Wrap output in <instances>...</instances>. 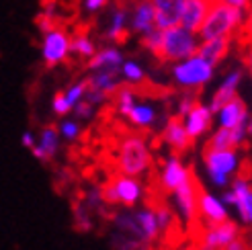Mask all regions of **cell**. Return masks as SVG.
Returning a JSON list of instances; mask_svg holds the SVG:
<instances>
[{
  "instance_id": "cell-12",
  "label": "cell",
  "mask_w": 252,
  "mask_h": 250,
  "mask_svg": "<svg viewBox=\"0 0 252 250\" xmlns=\"http://www.w3.org/2000/svg\"><path fill=\"white\" fill-rule=\"evenodd\" d=\"M213 119H216V115H213V111L209 109V105H205V103L199 101V103L183 117V125H185L189 137H191L193 142H197V140L205 137V135L211 131Z\"/></svg>"
},
{
  "instance_id": "cell-18",
  "label": "cell",
  "mask_w": 252,
  "mask_h": 250,
  "mask_svg": "<svg viewBox=\"0 0 252 250\" xmlns=\"http://www.w3.org/2000/svg\"><path fill=\"white\" fill-rule=\"evenodd\" d=\"M133 218H135V226H137V238L152 246L160 238V230H158L154 207L137 205V207H133Z\"/></svg>"
},
{
  "instance_id": "cell-10",
  "label": "cell",
  "mask_w": 252,
  "mask_h": 250,
  "mask_svg": "<svg viewBox=\"0 0 252 250\" xmlns=\"http://www.w3.org/2000/svg\"><path fill=\"white\" fill-rule=\"evenodd\" d=\"M191 177H193L191 166H187L179 154H172V156H168L164 162H162V166H160L158 187L164 193H172L174 189H179V187Z\"/></svg>"
},
{
  "instance_id": "cell-14",
  "label": "cell",
  "mask_w": 252,
  "mask_h": 250,
  "mask_svg": "<svg viewBox=\"0 0 252 250\" xmlns=\"http://www.w3.org/2000/svg\"><path fill=\"white\" fill-rule=\"evenodd\" d=\"M242 80H244L242 68H232V70H228L223 74V78L220 80L218 89L213 91V94L209 98V109L213 111V113H216L223 103H228V101H232L234 96H238V91H240Z\"/></svg>"
},
{
  "instance_id": "cell-38",
  "label": "cell",
  "mask_w": 252,
  "mask_h": 250,
  "mask_svg": "<svg viewBox=\"0 0 252 250\" xmlns=\"http://www.w3.org/2000/svg\"><path fill=\"white\" fill-rule=\"evenodd\" d=\"M64 93V96L68 98V103L74 107L78 101H82L84 98V94H86V78H82V80H76V82H72L66 91H62Z\"/></svg>"
},
{
  "instance_id": "cell-15",
  "label": "cell",
  "mask_w": 252,
  "mask_h": 250,
  "mask_svg": "<svg viewBox=\"0 0 252 250\" xmlns=\"http://www.w3.org/2000/svg\"><path fill=\"white\" fill-rule=\"evenodd\" d=\"M162 142L172 150V154H179V156L183 152H187V150H191V146L195 144L191 137H189L185 125H183V119L176 117V115H172L164 121V127H162Z\"/></svg>"
},
{
  "instance_id": "cell-5",
  "label": "cell",
  "mask_w": 252,
  "mask_h": 250,
  "mask_svg": "<svg viewBox=\"0 0 252 250\" xmlns=\"http://www.w3.org/2000/svg\"><path fill=\"white\" fill-rule=\"evenodd\" d=\"M199 41L201 39H199L197 33L183 29L181 25L164 29L162 31V43H160L156 58L162 62V64H176V62L197 54Z\"/></svg>"
},
{
  "instance_id": "cell-27",
  "label": "cell",
  "mask_w": 252,
  "mask_h": 250,
  "mask_svg": "<svg viewBox=\"0 0 252 250\" xmlns=\"http://www.w3.org/2000/svg\"><path fill=\"white\" fill-rule=\"evenodd\" d=\"M96 49H98L96 43H94L86 33H78V35H72V37H70V56L78 58V60H82V62L91 60V58L94 56Z\"/></svg>"
},
{
  "instance_id": "cell-1",
  "label": "cell",
  "mask_w": 252,
  "mask_h": 250,
  "mask_svg": "<svg viewBox=\"0 0 252 250\" xmlns=\"http://www.w3.org/2000/svg\"><path fill=\"white\" fill-rule=\"evenodd\" d=\"M154 164L150 142L144 133H125L117 144V170L129 177H144Z\"/></svg>"
},
{
  "instance_id": "cell-6",
  "label": "cell",
  "mask_w": 252,
  "mask_h": 250,
  "mask_svg": "<svg viewBox=\"0 0 252 250\" xmlns=\"http://www.w3.org/2000/svg\"><path fill=\"white\" fill-rule=\"evenodd\" d=\"M103 189V199L107 205H121L125 209H133L144 201V183L140 177H129V174H115Z\"/></svg>"
},
{
  "instance_id": "cell-44",
  "label": "cell",
  "mask_w": 252,
  "mask_h": 250,
  "mask_svg": "<svg viewBox=\"0 0 252 250\" xmlns=\"http://www.w3.org/2000/svg\"><path fill=\"white\" fill-rule=\"evenodd\" d=\"M35 142H37V135L31 131V129H27L23 135H21V146L23 148H27V150H31L33 146H35Z\"/></svg>"
},
{
  "instance_id": "cell-26",
  "label": "cell",
  "mask_w": 252,
  "mask_h": 250,
  "mask_svg": "<svg viewBox=\"0 0 252 250\" xmlns=\"http://www.w3.org/2000/svg\"><path fill=\"white\" fill-rule=\"evenodd\" d=\"M121 84L123 82L119 78V74H111V72H91L86 76V89L98 91L109 98H113V94L119 91Z\"/></svg>"
},
{
  "instance_id": "cell-36",
  "label": "cell",
  "mask_w": 252,
  "mask_h": 250,
  "mask_svg": "<svg viewBox=\"0 0 252 250\" xmlns=\"http://www.w3.org/2000/svg\"><path fill=\"white\" fill-rule=\"evenodd\" d=\"M82 201L91 207L93 211H103L105 207H107V203H105V199H103V189L100 187H88L86 189V193H84V197H82Z\"/></svg>"
},
{
  "instance_id": "cell-22",
  "label": "cell",
  "mask_w": 252,
  "mask_h": 250,
  "mask_svg": "<svg viewBox=\"0 0 252 250\" xmlns=\"http://www.w3.org/2000/svg\"><path fill=\"white\" fill-rule=\"evenodd\" d=\"M232 52V37H213V39H201L197 54L201 58H205L209 64L220 66L221 62L230 56Z\"/></svg>"
},
{
  "instance_id": "cell-20",
  "label": "cell",
  "mask_w": 252,
  "mask_h": 250,
  "mask_svg": "<svg viewBox=\"0 0 252 250\" xmlns=\"http://www.w3.org/2000/svg\"><path fill=\"white\" fill-rule=\"evenodd\" d=\"M60 142H62V137L58 133V127H54V125H45V127L39 131V137H37L35 146L29 150V152L39 162H49L60 152Z\"/></svg>"
},
{
  "instance_id": "cell-45",
  "label": "cell",
  "mask_w": 252,
  "mask_h": 250,
  "mask_svg": "<svg viewBox=\"0 0 252 250\" xmlns=\"http://www.w3.org/2000/svg\"><path fill=\"white\" fill-rule=\"evenodd\" d=\"M223 250H250L248 248V242H246V238H242V236H238V238H234L228 246H225Z\"/></svg>"
},
{
  "instance_id": "cell-4",
  "label": "cell",
  "mask_w": 252,
  "mask_h": 250,
  "mask_svg": "<svg viewBox=\"0 0 252 250\" xmlns=\"http://www.w3.org/2000/svg\"><path fill=\"white\" fill-rule=\"evenodd\" d=\"M216 76V66L209 64L205 58L193 54L176 64H170V80L181 91H201Z\"/></svg>"
},
{
  "instance_id": "cell-46",
  "label": "cell",
  "mask_w": 252,
  "mask_h": 250,
  "mask_svg": "<svg viewBox=\"0 0 252 250\" xmlns=\"http://www.w3.org/2000/svg\"><path fill=\"white\" fill-rule=\"evenodd\" d=\"M221 2L230 4L234 8H240V10H248L252 6V0H221Z\"/></svg>"
},
{
  "instance_id": "cell-24",
  "label": "cell",
  "mask_w": 252,
  "mask_h": 250,
  "mask_svg": "<svg viewBox=\"0 0 252 250\" xmlns=\"http://www.w3.org/2000/svg\"><path fill=\"white\" fill-rule=\"evenodd\" d=\"M127 33H129V10L123 6H117L111 12L103 35L109 43H119L121 39L127 37Z\"/></svg>"
},
{
  "instance_id": "cell-30",
  "label": "cell",
  "mask_w": 252,
  "mask_h": 250,
  "mask_svg": "<svg viewBox=\"0 0 252 250\" xmlns=\"http://www.w3.org/2000/svg\"><path fill=\"white\" fill-rule=\"evenodd\" d=\"M113 98H115V107H117V113L125 119V115L129 113V109L133 107V103L137 101V94H135V89L129 84H121L119 91L113 94Z\"/></svg>"
},
{
  "instance_id": "cell-2",
  "label": "cell",
  "mask_w": 252,
  "mask_h": 250,
  "mask_svg": "<svg viewBox=\"0 0 252 250\" xmlns=\"http://www.w3.org/2000/svg\"><path fill=\"white\" fill-rule=\"evenodd\" d=\"M246 10L234 8L221 0H211L207 17L197 31L199 39H213V37H234L242 31Z\"/></svg>"
},
{
  "instance_id": "cell-29",
  "label": "cell",
  "mask_w": 252,
  "mask_h": 250,
  "mask_svg": "<svg viewBox=\"0 0 252 250\" xmlns=\"http://www.w3.org/2000/svg\"><path fill=\"white\" fill-rule=\"evenodd\" d=\"M72 214H74V228L80 230V232H91L94 228V221H93V214L94 211L88 207L82 199L72 205Z\"/></svg>"
},
{
  "instance_id": "cell-17",
  "label": "cell",
  "mask_w": 252,
  "mask_h": 250,
  "mask_svg": "<svg viewBox=\"0 0 252 250\" xmlns=\"http://www.w3.org/2000/svg\"><path fill=\"white\" fill-rule=\"evenodd\" d=\"M123 52L117 47V45H105L94 52V56L86 62V66L91 72H111V74H119L121 70V64H123Z\"/></svg>"
},
{
  "instance_id": "cell-19",
  "label": "cell",
  "mask_w": 252,
  "mask_h": 250,
  "mask_svg": "<svg viewBox=\"0 0 252 250\" xmlns=\"http://www.w3.org/2000/svg\"><path fill=\"white\" fill-rule=\"evenodd\" d=\"M211 0H183V8H181V19L179 25L183 29L197 33L203 25L207 10H209Z\"/></svg>"
},
{
  "instance_id": "cell-43",
  "label": "cell",
  "mask_w": 252,
  "mask_h": 250,
  "mask_svg": "<svg viewBox=\"0 0 252 250\" xmlns=\"http://www.w3.org/2000/svg\"><path fill=\"white\" fill-rule=\"evenodd\" d=\"M242 35L246 39L252 41V8L246 10V17H244V25H242Z\"/></svg>"
},
{
  "instance_id": "cell-9",
  "label": "cell",
  "mask_w": 252,
  "mask_h": 250,
  "mask_svg": "<svg viewBox=\"0 0 252 250\" xmlns=\"http://www.w3.org/2000/svg\"><path fill=\"white\" fill-rule=\"evenodd\" d=\"M199 183L195 179V174L191 179H187L179 189L172 191V207L176 211V218H179L185 226H193L199 221L197 216V195H199Z\"/></svg>"
},
{
  "instance_id": "cell-49",
  "label": "cell",
  "mask_w": 252,
  "mask_h": 250,
  "mask_svg": "<svg viewBox=\"0 0 252 250\" xmlns=\"http://www.w3.org/2000/svg\"><path fill=\"white\" fill-rule=\"evenodd\" d=\"M246 242H248V248H250V250H252V232H250V234H248V238H246Z\"/></svg>"
},
{
  "instance_id": "cell-47",
  "label": "cell",
  "mask_w": 252,
  "mask_h": 250,
  "mask_svg": "<svg viewBox=\"0 0 252 250\" xmlns=\"http://www.w3.org/2000/svg\"><path fill=\"white\" fill-rule=\"evenodd\" d=\"M246 68H248V74H250V80H252V41L246 49Z\"/></svg>"
},
{
  "instance_id": "cell-35",
  "label": "cell",
  "mask_w": 252,
  "mask_h": 250,
  "mask_svg": "<svg viewBox=\"0 0 252 250\" xmlns=\"http://www.w3.org/2000/svg\"><path fill=\"white\" fill-rule=\"evenodd\" d=\"M197 103H199V101H197V93H193V91H183V93L179 94V98H176V103H174V109H176L174 115L183 119Z\"/></svg>"
},
{
  "instance_id": "cell-37",
  "label": "cell",
  "mask_w": 252,
  "mask_h": 250,
  "mask_svg": "<svg viewBox=\"0 0 252 250\" xmlns=\"http://www.w3.org/2000/svg\"><path fill=\"white\" fill-rule=\"evenodd\" d=\"M160 43H162V29H158V27H154L152 31H148L146 35L140 37V45L146 49V52L152 54V56L158 54Z\"/></svg>"
},
{
  "instance_id": "cell-28",
  "label": "cell",
  "mask_w": 252,
  "mask_h": 250,
  "mask_svg": "<svg viewBox=\"0 0 252 250\" xmlns=\"http://www.w3.org/2000/svg\"><path fill=\"white\" fill-rule=\"evenodd\" d=\"M119 78L123 84H129V86H140L142 82H146V70L137 60H123L121 70H119Z\"/></svg>"
},
{
  "instance_id": "cell-41",
  "label": "cell",
  "mask_w": 252,
  "mask_h": 250,
  "mask_svg": "<svg viewBox=\"0 0 252 250\" xmlns=\"http://www.w3.org/2000/svg\"><path fill=\"white\" fill-rule=\"evenodd\" d=\"M109 2L111 0H82V8L88 15H96V12H100Z\"/></svg>"
},
{
  "instance_id": "cell-25",
  "label": "cell",
  "mask_w": 252,
  "mask_h": 250,
  "mask_svg": "<svg viewBox=\"0 0 252 250\" xmlns=\"http://www.w3.org/2000/svg\"><path fill=\"white\" fill-rule=\"evenodd\" d=\"M156 10V27L158 29H170L179 25L183 0H152Z\"/></svg>"
},
{
  "instance_id": "cell-3",
  "label": "cell",
  "mask_w": 252,
  "mask_h": 250,
  "mask_svg": "<svg viewBox=\"0 0 252 250\" xmlns=\"http://www.w3.org/2000/svg\"><path fill=\"white\" fill-rule=\"evenodd\" d=\"M203 168H205V177L207 181L218 187V189H228L232 177H238L242 166V158L238 148H228V150H209L203 148Z\"/></svg>"
},
{
  "instance_id": "cell-7",
  "label": "cell",
  "mask_w": 252,
  "mask_h": 250,
  "mask_svg": "<svg viewBox=\"0 0 252 250\" xmlns=\"http://www.w3.org/2000/svg\"><path fill=\"white\" fill-rule=\"evenodd\" d=\"M70 37L72 35L64 27H54L41 35L39 54H41V62L47 68L62 66L72 58L70 56Z\"/></svg>"
},
{
  "instance_id": "cell-16",
  "label": "cell",
  "mask_w": 252,
  "mask_h": 250,
  "mask_svg": "<svg viewBox=\"0 0 252 250\" xmlns=\"http://www.w3.org/2000/svg\"><path fill=\"white\" fill-rule=\"evenodd\" d=\"M156 27V10L152 0H133L129 10V33L142 37Z\"/></svg>"
},
{
  "instance_id": "cell-13",
  "label": "cell",
  "mask_w": 252,
  "mask_h": 250,
  "mask_svg": "<svg viewBox=\"0 0 252 250\" xmlns=\"http://www.w3.org/2000/svg\"><path fill=\"white\" fill-rule=\"evenodd\" d=\"M228 189L234 195V209L238 214V221L246 228H252V185L244 177H234Z\"/></svg>"
},
{
  "instance_id": "cell-11",
  "label": "cell",
  "mask_w": 252,
  "mask_h": 250,
  "mask_svg": "<svg viewBox=\"0 0 252 250\" xmlns=\"http://www.w3.org/2000/svg\"><path fill=\"white\" fill-rule=\"evenodd\" d=\"M197 216L199 221L205 223V226H211V223H221L225 219H230V207L221 201V197L205 191V189H199L197 195Z\"/></svg>"
},
{
  "instance_id": "cell-48",
  "label": "cell",
  "mask_w": 252,
  "mask_h": 250,
  "mask_svg": "<svg viewBox=\"0 0 252 250\" xmlns=\"http://www.w3.org/2000/svg\"><path fill=\"white\" fill-rule=\"evenodd\" d=\"M246 133H248V140L252 137V115L248 113V119H246Z\"/></svg>"
},
{
  "instance_id": "cell-32",
  "label": "cell",
  "mask_w": 252,
  "mask_h": 250,
  "mask_svg": "<svg viewBox=\"0 0 252 250\" xmlns=\"http://www.w3.org/2000/svg\"><path fill=\"white\" fill-rule=\"evenodd\" d=\"M58 133L64 142H76L78 137L82 135V127H80V121L78 119H62L58 125Z\"/></svg>"
},
{
  "instance_id": "cell-42",
  "label": "cell",
  "mask_w": 252,
  "mask_h": 250,
  "mask_svg": "<svg viewBox=\"0 0 252 250\" xmlns=\"http://www.w3.org/2000/svg\"><path fill=\"white\" fill-rule=\"evenodd\" d=\"M84 98H86L88 103H93L94 107H98V105H103V103H107V101H109V96H105L103 93H98V91H91V89H86Z\"/></svg>"
},
{
  "instance_id": "cell-34",
  "label": "cell",
  "mask_w": 252,
  "mask_h": 250,
  "mask_svg": "<svg viewBox=\"0 0 252 250\" xmlns=\"http://www.w3.org/2000/svg\"><path fill=\"white\" fill-rule=\"evenodd\" d=\"M154 211H156V221H158L160 236H162V234H166V232H170V228L174 226V219H176L174 211H172L168 205H164V203L156 205Z\"/></svg>"
},
{
  "instance_id": "cell-39",
  "label": "cell",
  "mask_w": 252,
  "mask_h": 250,
  "mask_svg": "<svg viewBox=\"0 0 252 250\" xmlns=\"http://www.w3.org/2000/svg\"><path fill=\"white\" fill-rule=\"evenodd\" d=\"M72 115L76 117L78 121H88L94 117V105L88 103L86 98H82V101H78L76 105L72 107Z\"/></svg>"
},
{
  "instance_id": "cell-21",
  "label": "cell",
  "mask_w": 252,
  "mask_h": 250,
  "mask_svg": "<svg viewBox=\"0 0 252 250\" xmlns=\"http://www.w3.org/2000/svg\"><path fill=\"white\" fill-rule=\"evenodd\" d=\"M216 119H218V127H223V129H234L238 127L242 121H246L248 117V107L246 103L242 101L240 96H234L232 101L223 103L216 113Z\"/></svg>"
},
{
  "instance_id": "cell-40",
  "label": "cell",
  "mask_w": 252,
  "mask_h": 250,
  "mask_svg": "<svg viewBox=\"0 0 252 250\" xmlns=\"http://www.w3.org/2000/svg\"><path fill=\"white\" fill-rule=\"evenodd\" d=\"M52 111L58 117H66L72 113V105L68 103V98L64 96V93H56L52 98Z\"/></svg>"
},
{
  "instance_id": "cell-8",
  "label": "cell",
  "mask_w": 252,
  "mask_h": 250,
  "mask_svg": "<svg viewBox=\"0 0 252 250\" xmlns=\"http://www.w3.org/2000/svg\"><path fill=\"white\" fill-rule=\"evenodd\" d=\"M238 236H240V226L232 219H225L221 223H211V226L203 223L193 250H223Z\"/></svg>"
},
{
  "instance_id": "cell-23",
  "label": "cell",
  "mask_w": 252,
  "mask_h": 250,
  "mask_svg": "<svg viewBox=\"0 0 252 250\" xmlns=\"http://www.w3.org/2000/svg\"><path fill=\"white\" fill-rule=\"evenodd\" d=\"M125 119H127L129 125L135 129H152L158 121V109L154 103L135 101L133 107L129 109V113L125 115Z\"/></svg>"
},
{
  "instance_id": "cell-33",
  "label": "cell",
  "mask_w": 252,
  "mask_h": 250,
  "mask_svg": "<svg viewBox=\"0 0 252 250\" xmlns=\"http://www.w3.org/2000/svg\"><path fill=\"white\" fill-rule=\"evenodd\" d=\"M35 27L39 29V33L43 35V33H47L49 29H54V27H58V23H56V8H54V4L52 2H45V6H43V10L37 15V19H35Z\"/></svg>"
},
{
  "instance_id": "cell-31",
  "label": "cell",
  "mask_w": 252,
  "mask_h": 250,
  "mask_svg": "<svg viewBox=\"0 0 252 250\" xmlns=\"http://www.w3.org/2000/svg\"><path fill=\"white\" fill-rule=\"evenodd\" d=\"M205 148H209V150H228V148H234L232 131L230 129H223V127H218V129L209 131Z\"/></svg>"
}]
</instances>
